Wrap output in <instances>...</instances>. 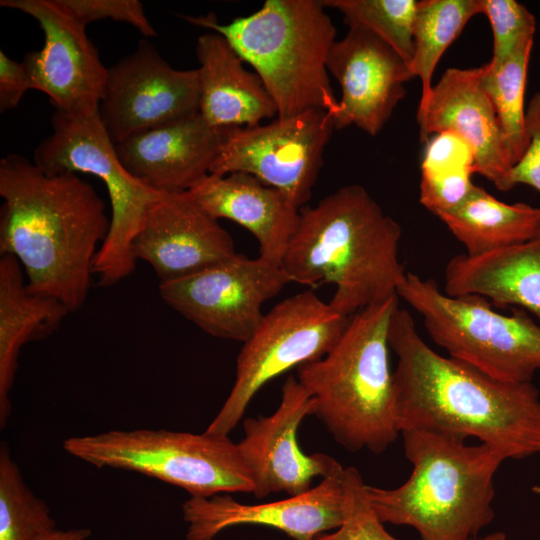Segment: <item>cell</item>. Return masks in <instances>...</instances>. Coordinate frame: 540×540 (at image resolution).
<instances>
[{
    "mask_svg": "<svg viewBox=\"0 0 540 540\" xmlns=\"http://www.w3.org/2000/svg\"><path fill=\"white\" fill-rule=\"evenodd\" d=\"M388 342L399 432L423 430L476 438L507 459L540 454V396L531 383L494 379L471 365L434 351L412 315L397 308Z\"/></svg>",
    "mask_w": 540,
    "mask_h": 540,
    "instance_id": "obj_1",
    "label": "cell"
},
{
    "mask_svg": "<svg viewBox=\"0 0 540 540\" xmlns=\"http://www.w3.org/2000/svg\"><path fill=\"white\" fill-rule=\"evenodd\" d=\"M0 196L1 255L19 261L29 291L79 310L110 229L104 201L76 173L49 175L17 154L0 161Z\"/></svg>",
    "mask_w": 540,
    "mask_h": 540,
    "instance_id": "obj_2",
    "label": "cell"
},
{
    "mask_svg": "<svg viewBox=\"0 0 540 540\" xmlns=\"http://www.w3.org/2000/svg\"><path fill=\"white\" fill-rule=\"evenodd\" d=\"M400 225L360 185H347L299 210L282 258L291 282L335 286L328 302L350 317L397 296L406 270L399 259Z\"/></svg>",
    "mask_w": 540,
    "mask_h": 540,
    "instance_id": "obj_3",
    "label": "cell"
},
{
    "mask_svg": "<svg viewBox=\"0 0 540 540\" xmlns=\"http://www.w3.org/2000/svg\"><path fill=\"white\" fill-rule=\"evenodd\" d=\"M409 478L393 489L366 484L383 523L413 527L421 540H472L495 512L494 478L506 460L492 447L423 430L400 433Z\"/></svg>",
    "mask_w": 540,
    "mask_h": 540,
    "instance_id": "obj_4",
    "label": "cell"
},
{
    "mask_svg": "<svg viewBox=\"0 0 540 540\" xmlns=\"http://www.w3.org/2000/svg\"><path fill=\"white\" fill-rule=\"evenodd\" d=\"M398 296L349 317L322 358L297 368L314 414L350 451L384 452L400 434L395 412L388 333Z\"/></svg>",
    "mask_w": 540,
    "mask_h": 540,
    "instance_id": "obj_5",
    "label": "cell"
},
{
    "mask_svg": "<svg viewBox=\"0 0 540 540\" xmlns=\"http://www.w3.org/2000/svg\"><path fill=\"white\" fill-rule=\"evenodd\" d=\"M221 34L260 77L278 118L312 109L338 112L327 60L336 28L318 0H266L254 13L220 24L212 13L185 17Z\"/></svg>",
    "mask_w": 540,
    "mask_h": 540,
    "instance_id": "obj_6",
    "label": "cell"
},
{
    "mask_svg": "<svg viewBox=\"0 0 540 540\" xmlns=\"http://www.w3.org/2000/svg\"><path fill=\"white\" fill-rule=\"evenodd\" d=\"M397 296L423 319L450 357L508 383L531 382L540 370V323L525 310L504 315L478 295L450 296L434 279L406 272Z\"/></svg>",
    "mask_w": 540,
    "mask_h": 540,
    "instance_id": "obj_7",
    "label": "cell"
},
{
    "mask_svg": "<svg viewBox=\"0 0 540 540\" xmlns=\"http://www.w3.org/2000/svg\"><path fill=\"white\" fill-rule=\"evenodd\" d=\"M70 455L98 468L133 471L175 485L190 497L252 493L253 483L229 436L169 430H111L63 442Z\"/></svg>",
    "mask_w": 540,
    "mask_h": 540,
    "instance_id": "obj_8",
    "label": "cell"
},
{
    "mask_svg": "<svg viewBox=\"0 0 540 540\" xmlns=\"http://www.w3.org/2000/svg\"><path fill=\"white\" fill-rule=\"evenodd\" d=\"M51 125L52 133L35 148L33 162L49 175L82 172L104 183L111 204L110 229L94 259L93 275L100 286L115 285L136 267L132 242L160 191L126 170L98 115L72 117L55 111Z\"/></svg>",
    "mask_w": 540,
    "mask_h": 540,
    "instance_id": "obj_9",
    "label": "cell"
},
{
    "mask_svg": "<svg viewBox=\"0 0 540 540\" xmlns=\"http://www.w3.org/2000/svg\"><path fill=\"white\" fill-rule=\"evenodd\" d=\"M348 320L309 289L276 304L243 343L232 389L204 432L229 436L265 384L325 356Z\"/></svg>",
    "mask_w": 540,
    "mask_h": 540,
    "instance_id": "obj_10",
    "label": "cell"
},
{
    "mask_svg": "<svg viewBox=\"0 0 540 540\" xmlns=\"http://www.w3.org/2000/svg\"><path fill=\"white\" fill-rule=\"evenodd\" d=\"M334 130L332 115L320 109L231 128L210 174H251L300 209L311 199Z\"/></svg>",
    "mask_w": 540,
    "mask_h": 540,
    "instance_id": "obj_11",
    "label": "cell"
},
{
    "mask_svg": "<svg viewBox=\"0 0 540 540\" xmlns=\"http://www.w3.org/2000/svg\"><path fill=\"white\" fill-rule=\"evenodd\" d=\"M291 281L282 267L240 253L190 276L159 284L162 300L207 334L245 342L263 305Z\"/></svg>",
    "mask_w": 540,
    "mask_h": 540,
    "instance_id": "obj_12",
    "label": "cell"
},
{
    "mask_svg": "<svg viewBox=\"0 0 540 540\" xmlns=\"http://www.w3.org/2000/svg\"><path fill=\"white\" fill-rule=\"evenodd\" d=\"M0 6L34 18L44 34L40 50L26 53L32 89L48 95L56 111L72 117L98 115L108 68L82 25L61 0H1Z\"/></svg>",
    "mask_w": 540,
    "mask_h": 540,
    "instance_id": "obj_13",
    "label": "cell"
},
{
    "mask_svg": "<svg viewBox=\"0 0 540 540\" xmlns=\"http://www.w3.org/2000/svg\"><path fill=\"white\" fill-rule=\"evenodd\" d=\"M198 112L197 69L173 68L146 38L108 68L98 116L114 144Z\"/></svg>",
    "mask_w": 540,
    "mask_h": 540,
    "instance_id": "obj_14",
    "label": "cell"
},
{
    "mask_svg": "<svg viewBox=\"0 0 540 540\" xmlns=\"http://www.w3.org/2000/svg\"><path fill=\"white\" fill-rule=\"evenodd\" d=\"M313 414L312 396L297 377L289 376L271 415L244 419V436L237 445L257 499L275 492L303 494L316 477L324 478L343 467L327 454L301 451L297 431L303 419Z\"/></svg>",
    "mask_w": 540,
    "mask_h": 540,
    "instance_id": "obj_15",
    "label": "cell"
},
{
    "mask_svg": "<svg viewBox=\"0 0 540 540\" xmlns=\"http://www.w3.org/2000/svg\"><path fill=\"white\" fill-rule=\"evenodd\" d=\"M343 469L322 478L303 494L268 503H241L227 493L189 497L182 505L186 540H213L222 531L240 525L266 526L294 540H315L343 523Z\"/></svg>",
    "mask_w": 540,
    "mask_h": 540,
    "instance_id": "obj_16",
    "label": "cell"
},
{
    "mask_svg": "<svg viewBox=\"0 0 540 540\" xmlns=\"http://www.w3.org/2000/svg\"><path fill=\"white\" fill-rule=\"evenodd\" d=\"M327 69L341 88L335 129L354 125L371 136L381 131L406 94L404 84L414 77L395 50L360 26L335 41Z\"/></svg>",
    "mask_w": 540,
    "mask_h": 540,
    "instance_id": "obj_17",
    "label": "cell"
},
{
    "mask_svg": "<svg viewBox=\"0 0 540 540\" xmlns=\"http://www.w3.org/2000/svg\"><path fill=\"white\" fill-rule=\"evenodd\" d=\"M136 260L151 265L160 283L178 280L237 254L233 239L189 191L160 192L132 242Z\"/></svg>",
    "mask_w": 540,
    "mask_h": 540,
    "instance_id": "obj_18",
    "label": "cell"
},
{
    "mask_svg": "<svg viewBox=\"0 0 540 540\" xmlns=\"http://www.w3.org/2000/svg\"><path fill=\"white\" fill-rule=\"evenodd\" d=\"M481 67L449 68L423 107L418 108L420 139L441 132L458 135L473 152L477 173L499 191H508L513 162L495 110L480 85Z\"/></svg>",
    "mask_w": 540,
    "mask_h": 540,
    "instance_id": "obj_19",
    "label": "cell"
},
{
    "mask_svg": "<svg viewBox=\"0 0 540 540\" xmlns=\"http://www.w3.org/2000/svg\"><path fill=\"white\" fill-rule=\"evenodd\" d=\"M230 129L212 126L198 112L135 133L115 144V151L150 188L184 192L210 174Z\"/></svg>",
    "mask_w": 540,
    "mask_h": 540,
    "instance_id": "obj_20",
    "label": "cell"
},
{
    "mask_svg": "<svg viewBox=\"0 0 540 540\" xmlns=\"http://www.w3.org/2000/svg\"><path fill=\"white\" fill-rule=\"evenodd\" d=\"M189 193L213 218L247 229L258 242L259 257L281 266L300 210L284 193L245 172L209 174Z\"/></svg>",
    "mask_w": 540,
    "mask_h": 540,
    "instance_id": "obj_21",
    "label": "cell"
},
{
    "mask_svg": "<svg viewBox=\"0 0 540 540\" xmlns=\"http://www.w3.org/2000/svg\"><path fill=\"white\" fill-rule=\"evenodd\" d=\"M196 57L199 113L219 128L251 127L277 116V107L260 77L217 32L198 37Z\"/></svg>",
    "mask_w": 540,
    "mask_h": 540,
    "instance_id": "obj_22",
    "label": "cell"
},
{
    "mask_svg": "<svg viewBox=\"0 0 540 540\" xmlns=\"http://www.w3.org/2000/svg\"><path fill=\"white\" fill-rule=\"evenodd\" d=\"M443 291L482 296L496 308L513 306L532 313L540 323V233L482 255L454 256L445 267Z\"/></svg>",
    "mask_w": 540,
    "mask_h": 540,
    "instance_id": "obj_23",
    "label": "cell"
},
{
    "mask_svg": "<svg viewBox=\"0 0 540 540\" xmlns=\"http://www.w3.org/2000/svg\"><path fill=\"white\" fill-rule=\"evenodd\" d=\"M69 310L57 299L29 291L24 270L11 255L0 259V426L11 412L12 389L21 348L56 331Z\"/></svg>",
    "mask_w": 540,
    "mask_h": 540,
    "instance_id": "obj_24",
    "label": "cell"
},
{
    "mask_svg": "<svg viewBox=\"0 0 540 540\" xmlns=\"http://www.w3.org/2000/svg\"><path fill=\"white\" fill-rule=\"evenodd\" d=\"M438 218L468 256L522 244L540 233V207L502 202L477 185L460 206Z\"/></svg>",
    "mask_w": 540,
    "mask_h": 540,
    "instance_id": "obj_25",
    "label": "cell"
},
{
    "mask_svg": "<svg viewBox=\"0 0 540 540\" xmlns=\"http://www.w3.org/2000/svg\"><path fill=\"white\" fill-rule=\"evenodd\" d=\"M421 163L420 202L437 217L460 206L476 186L470 147L458 135L441 132L425 143Z\"/></svg>",
    "mask_w": 540,
    "mask_h": 540,
    "instance_id": "obj_26",
    "label": "cell"
},
{
    "mask_svg": "<svg viewBox=\"0 0 540 540\" xmlns=\"http://www.w3.org/2000/svg\"><path fill=\"white\" fill-rule=\"evenodd\" d=\"M479 0L418 1L413 27V58L410 69L421 81L419 106L423 107L432 90V77L446 49L476 14Z\"/></svg>",
    "mask_w": 540,
    "mask_h": 540,
    "instance_id": "obj_27",
    "label": "cell"
},
{
    "mask_svg": "<svg viewBox=\"0 0 540 540\" xmlns=\"http://www.w3.org/2000/svg\"><path fill=\"white\" fill-rule=\"evenodd\" d=\"M533 41L523 40L499 65L488 62L481 66L480 85L493 105L513 166L529 144L524 95Z\"/></svg>",
    "mask_w": 540,
    "mask_h": 540,
    "instance_id": "obj_28",
    "label": "cell"
},
{
    "mask_svg": "<svg viewBox=\"0 0 540 540\" xmlns=\"http://www.w3.org/2000/svg\"><path fill=\"white\" fill-rule=\"evenodd\" d=\"M56 529L49 506L26 485L6 445L0 448V540H36Z\"/></svg>",
    "mask_w": 540,
    "mask_h": 540,
    "instance_id": "obj_29",
    "label": "cell"
},
{
    "mask_svg": "<svg viewBox=\"0 0 540 540\" xmlns=\"http://www.w3.org/2000/svg\"><path fill=\"white\" fill-rule=\"evenodd\" d=\"M338 10L349 26L368 29L410 66L413 58V27L418 1L414 0H322Z\"/></svg>",
    "mask_w": 540,
    "mask_h": 540,
    "instance_id": "obj_30",
    "label": "cell"
},
{
    "mask_svg": "<svg viewBox=\"0 0 540 540\" xmlns=\"http://www.w3.org/2000/svg\"><path fill=\"white\" fill-rule=\"evenodd\" d=\"M346 512L343 523L335 530L319 535L317 540H399L389 534L371 506L366 484L355 467L342 472Z\"/></svg>",
    "mask_w": 540,
    "mask_h": 540,
    "instance_id": "obj_31",
    "label": "cell"
},
{
    "mask_svg": "<svg viewBox=\"0 0 540 540\" xmlns=\"http://www.w3.org/2000/svg\"><path fill=\"white\" fill-rule=\"evenodd\" d=\"M481 13L491 25L493 34L492 65H499L523 40L534 38L535 16L515 0H479Z\"/></svg>",
    "mask_w": 540,
    "mask_h": 540,
    "instance_id": "obj_32",
    "label": "cell"
},
{
    "mask_svg": "<svg viewBox=\"0 0 540 540\" xmlns=\"http://www.w3.org/2000/svg\"><path fill=\"white\" fill-rule=\"evenodd\" d=\"M85 27L95 21L112 19L135 27L145 38L157 36L138 0H61Z\"/></svg>",
    "mask_w": 540,
    "mask_h": 540,
    "instance_id": "obj_33",
    "label": "cell"
},
{
    "mask_svg": "<svg viewBox=\"0 0 540 540\" xmlns=\"http://www.w3.org/2000/svg\"><path fill=\"white\" fill-rule=\"evenodd\" d=\"M525 130L529 138L523 157L513 166L511 184H525L540 193V92L529 101L525 113Z\"/></svg>",
    "mask_w": 540,
    "mask_h": 540,
    "instance_id": "obj_34",
    "label": "cell"
},
{
    "mask_svg": "<svg viewBox=\"0 0 540 540\" xmlns=\"http://www.w3.org/2000/svg\"><path fill=\"white\" fill-rule=\"evenodd\" d=\"M32 89L30 77L22 62L0 51V111L16 108L23 95Z\"/></svg>",
    "mask_w": 540,
    "mask_h": 540,
    "instance_id": "obj_35",
    "label": "cell"
},
{
    "mask_svg": "<svg viewBox=\"0 0 540 540\" xmlns=\"http://www.w3.org/2000/svg\"><path fill=\"white\" fill-rule=\"evenodd\" d=\"M91 535L88 528L54 529L36 540H87Z\"/></svg>",
    "mask_w": 540,
    "mask_h": 540,
    "instance_id": "obj_36",
    "label": "cell"
},
{
    "mask_svg": "<svg viewBox=\"0 0 540 540\" xmlns=\"http://www.w3.org/2000/svg\"><path fill=\"white\" fill-rule=\"evenodd\" d=\"M472 540H506V535L503 532H495L488 534L484 537H476Z\"/></svg>",
    "mask_w": 540,
    "mask_h": 540,
    "instance_id": "obj_37",
    "label": "cell"
},
{
    "mask_svg": "<svg viewBox=\"0 0 540 540\" xmlns=\"http://www.w3.org/2000/svg\"><path fill=\"white\" fill-rule=\"evenodd\" d=\"M315 540H317V539H315Z\"/></svg>",
    "mask_w": 540,
    "mask_h": 540,
    "instance_id": "obj_38",
    "label": "cell"
}]
</instances>
